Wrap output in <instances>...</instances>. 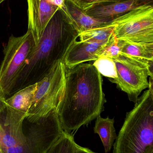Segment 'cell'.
Instances as JSON below:
<instances>
[{
    "instance_id": "6da1fadb",
    "label": "cell",
    "mask_w": 153,
    "mask_h": 153,
    "mask_svg": "<svg viewBox=\"0 0 153 153\" xmlns=\"http://www.w3.org/2000/svg\"><path fill=\"white\" fill-rule=\"evenodd\" d=\"M101 74L93 65L66 69L63 96L57 108L63 130L70 133L100 116L106 103Z\"/></svg>"
},
{
    "instance_id": "7a4b0ae2",
    "label": "cell",
    "mask_w": 153,
    "mask_h": 153,
    "mask_svg": "<svg viewBox=\"0 0 153 153\" xmlns=\"http://www.w3.org/2000/svg\"><path fill=\"white\" fill-rule=\"evenodd\" d=\"M79 34L65 9L58 8L22 69L10 97L19 90L40 82L57 63L63 62Z\"/></svg>"
},
{
    "instance_id": "3957f363",
    "label": "cell",
    "mask_w": 153,
    "mask_h": 153,
    "mask_svg": "<svg viewBox=\"0 0 153 153\" xmlns=\"http://www.w3.org/2000/svg\"><path fill=\"white\" fill-rule=\"evenodd\" d=\"M63 131L54 109L36 120L25 117L4 135L1 148L4 153H46Z\"/></svg>"
},
{
    "instance_id": "277c9868",
    "label": "cell",
    "mask_w": 153,
    "mask_h": 153,
    "mask_svg": "<svg viewBox=\"0 0 153 153\" xmlns=\"http://www.w3.org/2000/svg\"><path fill=\"white\" fill-rule=\"evenodd\" d=\"M148 89L127 113L113 153H153V78Z\"/></svg>"
},
{
    "instance_id": "5b68a950",
    "label": "cell",
    "mask_w": 153,
    "mask_h": 153,
    "mask_svg": "<svg viewBox=\"0 0 153 153\" xmlns=\"http://www.w3.org/2000/svg\"><path fill=\"white\" fill-rule=\"evenodd\" d=\"M37 45L31 31L19 37L11 35L4 50L0 66V95L10 97L22 69Z\"/></svg>"
},
{
    "instance_id": "8992f818",
    "label": "cell",
    "mask_w": 153,
    "mask_h": 153,
    "mask_svg": "<svg viewBox=\"0 0 153 153\" xmlns=\"http://www.w3.org/2000/svg\"><path fill=\"white\" fill-rule=\"evenodd\" d=\"M65 74L64 64L58 62L38 82L37 88L26 118L30 120H36L57 109L63 93Z\"/></svg>"
},
{
    "instance_id": "52a82bcc",
    "label": "cell",
    "mask_w": 153,
    "mask_h": 153,
    "mask_svg": "<svg viewBox=\"0 0 153 153\" xmlns=\"http://www.w3.org/2000/svg\"><path fill=\"white\" fill-rule=\"evenodd\" d=\"M112 59L117 77L110 81L126 93L129 100L136 104L142 92L149 87L148 77L153 78V67L121 53Z\"/></svg>"
},
{
    "instance_id": "ba28073f",
    "label": "cell",
    "mask_w": 153,
    "mask_h": 153,
    "mask_svg": "<svg viewBox=\"0 0 153 153\" xmlns=\"http://www.w3.org/2000/svg\"><path fill=\"white\" fill-rule=\"evenodd\" d=\"M114 35L117 39L138 44L153 43V6L132 10L115 19Z\"/></svg>"
},
{
    "instance_id": "9c48e42d",
    "label": "cell",
    "mask_w": 153,
    "mask_h": 153,
    "mask_svg": "<svg viewBox=\"0 0 153 153\" xmlns=\"http://www.w3.org/2000/svg\"><path fill=\"white\" fill-rule=\"evenodd\" d=\"M153 6V0H123L94 4L83 9L91 17L109 23L127 13L137 8Z\"/></svg>"
},
{
    "instance_id": "30bf717a",
    "label": "cell",
    "mask_w": 153,
    "mask_h": 153,
    "mask_svg": "<svg viewBox=\"0 0 153 153\" xmlns=\"http://www.w3.org/2000/svg\"><path fill=\"white\" fill-rule=\"evenodd\" d=\"M28 30L37 43L49 22L59 7L47 0H27Z\"/></svg>"
},
{
    "instance_id": "8fae6325",
    "label": "cell",
    "mask_w": 153,
    "mask_h": 153,
    "mask_svg": "<svg viewBox=\"0 0 153 153\" xmlns=\"http://www.w3.org/2000/svg\"><path fill=\"white\" fill-rule=\"evenodd\" d=\"M108 41L90 43L75 40L69 48L64 59L63 63L66 69H70L85 62L99 59L98 53Z\"/></svg>"
},
{
    "instance_id": "7c38bea8",
    "label": "cell",
    "mask_w": 153,
    "mask_h": 153,
    "mask_svg": "<svg viewBox=\"0 0 153 153\" xmlns=\"http://www.w3.org/2000/svg\"><path fill=\"white\" fill-rule=\"evenodd\" d=\"M63 8L65 10L74 27L79 34L92 29L106 27L111 24L106 21L91 17L72 0H65Z\"/></svg>"
},
{
    "instance_id": "4fadbf2b",
    "label": "cell",
    "mask_w": 153,
    "mask_h": 153,
    "mask_svg": "<svg viewBox=\"0 0 153 153\" xmlns=\"http://www.w3.org/2000/svg\"><path fill=\"white\" fill-rule=\"evenodd\" d=\"M118 40L121 53L153 66V43L138 44L125 40Z\"/></svg>"
},
{
    "instance_id": "5bb4252c",
    "label": "cell",
    "mask_w": 153,
    "mask_h": 153,
    "mask_svg": "<svg viewBox=\"0 0 153 153\" xmlns=\"http://www.w3.org/2000/svg\"><path fill=\"white\" fill-rule=\"evenodd\" d=\"M37 86V82L16 92L5 100L6 106L28 116Z\"/></svg>"
},
{
    "instance_id": "9a60e30c",
    "label": "cell",
    "mask_w": 153,
    "mask_h": 153,
    "mask_svg": "<svg viewBox=\"0 0 153 153\" xmlns=\"http://www.w3.org/2000/svg\"><path fill=\"white\" fill-rule=\"evenodd\" d=\"M114 118L102 117L100 116L96 118L93 131L99 135L103 144L106 153L111 151L114 142L117 138L114 127Z\"/></svg>"
},
{
    "instance_id": "2e32d148",
    "label": "cell",
    "mask_w": 153,
    "mask_h": 153,
    "mask_svg": "<svg viewBox=\"0 0 153 153\" xmlns=\"http://www.w3.org/2000/svg\"><path fill=\"white\" fill-rule=\"evenodd\" d=\"M115 26L113 24L95 28L81 32L79 34L80 41L90 43H103L110 40L114 33Z\"/></svg>"
},
{
    "instance_id": "e0dca14e",
    "label": "cell",
    "mask_w": 153,
    "mask_h": 153,
    "mask_svg": "<svg viewBox=\"0 0 153 153\" xmlns=\"http://www.w3.org/2000/svg\"><path fill=\"white\" fill-rule=\"evenodd\" d=\"M75 144L73 136L70 133L63 131L46 153H75Z\"/></svg>"
},
{
    "instance_id": "ac0fdd59",
    "label": "cell",
    "mask_w": 153,
    "mask_h": 153,
    "mask_svg": "<svg viewBox=\"0 0 153 153\" xmlns=\"http://www.w3.org/2000/svg\"><path fill=\"white\" fill-rule=\"evenodd\" d=\"M93 65L103 76L109 79H114L117 77L116 65L111 58L102 56L95 60Z\"/></svg>"
},
{
    "instance_id": "d6986e66",
    "label": "cell",
    "mask_w": 153,
    "mask_h": 153,
    "mask_svg": "<svg viewBox=\"0 0 153 153\" xmlns=\"http://www.w3.org/2000/svg\"><path fill=\"white\" fill-rule=\"evenodd\" d=\"M121 53L120 48L118 44V40L112 35L107 45L98 53L99 58L102 56H106L111 59L118 57Z\"/></svg>"
},
{
    "instance_id": "ffe728a7",
    "label": "cell",
    "mask_w": 153,
    "mask_h": 153,
    "mask_svg": "<svg viewBox=\"0 0 153 153\" xmlns=\"http://www.w3.org/2000/svg\"><path fill=\"white\" fill-rule=\"evenodd\" d=\"M78 6L82 9L94 4L108 2L119 1L123 0H72Z\"/></svg>"
},
{
    "instance_id": "44dd1931",
    "label": "cell",
    "mask_w": 153,
    "mask_h": 153,
    "mask_svg": "<svg viewBox=\"0 0 153 153\" xmlns=\"http://www.w3.org/2000/svg\"><path fill=\"white\" fill-rule=\"evenodd\" d=\"M75 153H96L93 152L89 148L80 146L79 145L75 144Z\"/></svg>"
},
{
    "instance_id": "7402d4cb",
    "label": "cell",
    "mask_w": 153,
    "mask_h": 153,
    "mask_svg": "<svg viewBox=\"0 0 153 153\" xmlns=\"http://www.w3.org/2000/svg\"><path fill=\"white\" fill-rule=\"evenodd\" d=\"M48 1L59 8H63L64 7V2L65 0H47Z\"/></svg>"
},
{
    "instance_id": "603a6c76",
    "label": "cell",
    "mask_w": 153,
    "mask_h": 153,
    "mask_svg": "<svg viewBox=\"0 0 153 153\" xmlns=\"http://www.w3.org/2000/svg\"><path fill=\"white\" fill-rule=\"evenodd\" d=\"M0 153H4L2 150L1 148V146H0Z\"/></svg>"
},
{
    "instance_id": "cb8c5ba5",
    "label": "cell",
    "mask_w": 153,
    "mask_h": 153,
    "mask_svg": "<svg viewBox=\"0 0 153 153\" xmlns=\"http://www.w3.org/2000/svg\"><path fill=\"white\" fill-rule=\"evenodd\" d=\"M4 1H5V0H0V4H1V3H2Z\"/></svg>"
}]
</instances>
